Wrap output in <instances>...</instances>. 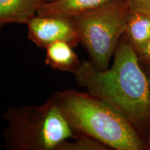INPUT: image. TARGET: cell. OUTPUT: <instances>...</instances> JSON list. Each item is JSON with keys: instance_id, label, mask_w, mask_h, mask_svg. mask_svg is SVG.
I'll return each instance as SVG.
<instances>
[{"instance_id": "30bf717a", "label": "cell", "mask_w": 150, "mask_h": 150, "mask_svg": "<svg viewBox=\"0 0 150 150\" xmlns=\"http://www.w3.org/2000/svg\"><path fill=\"white\" fill-rule=\"evenodd\" d=\"M130 8L150 15V0H129Z\"/></svg>"}, {"instance_id": "8fae6325", "label": "cell", "mask_w": 150, "mask_h": 150, "mask_svg": "<svg viewBox=\"0 0 150 150\" xmlns=\"http://www.w3.org/2000/svg\"><path fill=\"white\" fill-rule=\"evenodd\" d=\"M136 52L139 61L150 65V38L145 45L137 50Z\"/></svg>"}, {"instance_id": "3957f363", "label": "cell", "mask_w": 150, "mask_h": 150, "mask_svg": "<svg viewBox=\"0 0 150 150\" xmlns=\"http://www.w3.org/2000/svg\"><path fill=\"white\" fill-rule=\"evenodd\" d=\"M79 132L116 150H141L145 145L137 129L111 105L89 93L73 90L52 96Z\"/></svg>"}, {"instance_id": "ba28073f", "label": "cell", "mask_w": 150, "mask_h": 150, "mask_svg": "<svg viewBox=\"0 0 150 150\" xmlns=\"http://www.w3.org/2000/svg\"><path fill=\"white\" fill-rule=\"evenodd\" d=\"M72 45L66 41H57L45 49V64L62 72H76L81 62Z\"/></svg>"}, {"instance_id": "52a82bcc", "label": "cell", "mask_w": 150, "mask_h": 150, "mask_svg": "<svg viewBox=\"0 0 150 150\" xmlns=\"http://www.w3.org/2000/svg\"><path fill=\"white\" fill-rule=\"evenodd\" d=\"M46 0H0V31L11 24H24L37 15Z\"/></svg>"}, {"instance_id": "8992f818", "label": "cell", "mask_w": 150, "mask_h": 150, "mask_svg": "<svg viewBox=\"0 0 150 150\" xmlns=\"http://www.w3.org/2000/svg\"><path fill=\"white\" fill-rule=\"evenodd\" d=\"M111 0H52L45 1L37 12L40 16L72 18L98 8Z\"/></svg>"}, {"instance_id": "5b68a950", "label": "cell", "mask_w": 150, "mask_h": 150, "mask_svg": "<svg viewBox=\"0 0 150 150\" xmlns=\"http://www.w3.org/2000/svg\"><path fill=\"white\" fill-rule=\"evenodd\" d=\"M26 24L28 38L40 48L45 50L52 43L61 40L66 41L74 47L80 43L79 35L72 18L35 15Z\"/></svg>"}, {"instance_id": "6da1fadb", "label": "cell", "mask_w": 150, "mask_h": 150, "mask_svg": "<svg viewBox=\"0 0 150 150\" xmlns=\"http://www.w3.org/2000/svg\"><path fill=\"white\" fill-rule=\"evenodd\" d=\"M112 66L99 70L92 61L81 62L75 80L88 93L119 110L136 128L150 125V80L134 49L122 36Z\"/></svg>"}, {"instance_id": "4fadbf2b", "label": "cell", "mask_w": 150, "mask_h": 150, "mask_svg": "<svg viewBox=\"0 0 150 150\" xmlns=\"http://www.w3.org/2000/svg\"><path fill=\"white\" fill-rule=\"evenodd\" d=\"M149 145H150V139H149Z\"/></svg>"}, {"instance_id": "7a4b0ae2", "label": "cell", "mask_w": 150, "mask_h": 150, "mask_svg": "<svg viewBox=\"0 0 150 150\" xmlns=\"http://www.w3.org/2000/svg\"><path fill=\"white\" fill-rule=\"evenodd\" d=\"M2 136L13 150H80L85 134L72 126L52 97L41 105L8 107Z\"/></svg>"}, {"instance_id": "277c9868", "label": "cell", "mask_w": 150, "mask_h": 150, "mask_svg": "<svg viewBox=\"0 0 150 150\" xmlns=\"http://www.w3.org/2000/svg\"><path fill=\"white\" fill-rule=\"evenodd\" d=\"M129 0H111L98 8L72 18L80 42L99 70L108 69L127 28Z\"/></svg>"}, {"instance_id": "9c48e42d", "label": "cell", "mask_w": 150, "mask_h": 150, "mask_svg": "<svg viewBox=\"0 0 150 150\" xmlns=\"http://www.w3.org/2000/svg\"><path fill=\"white\" fill-rule=\"evenodd\" d=\"M135 51L150 38V15L130 8L127 16V28L123 35Z\"/></svg>"}, {"instance_id": "7c38bea8", "label": "cell", "mask_w": 150, "mask_h": 150, "mask_svg": "<svg viewBox=\"0 0 150 150\" xmlns=\"http://www.w3.org/2000/svg\"><path fill=\"white\" fill-rule=\"evenodd\" d=\"M52 1V0H46V1Z\"/></svg>"}]
</instances>
